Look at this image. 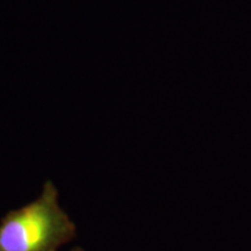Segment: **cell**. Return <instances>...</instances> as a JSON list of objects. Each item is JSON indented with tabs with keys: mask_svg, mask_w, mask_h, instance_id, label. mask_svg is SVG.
<instances>
[{
	"mask_svg": "<svg viewBox=\"0 0 251 251\" xmlns=\"http://www.w3.org/2000/svg\"><path fill=\"white\" fill-rule=\"evenodd\" d=\"M70 251H85V250H84L83 248H80V247H75V248H72Z\"/></svg>",
	"mask_w": 251,
	"mask_h": 251,
	"instance_id": "cell-2",
	"label": "cell"
},
{
	"mask_svg": "<svg viewBox=\"0 0 251 251\" xmlns=\"http://www.w3.org/2000/svg\"><path fill=\"white\" fill-rule=\"evenodd\" d=\"M77 236V227L47 180L35 200L0 219V251H59Z\"/></svg>",
	"mask_w": 251,
	"mask_h": 251,
	"instance_id": "cell-1",
	"label": "cell"
}]
</instances>
